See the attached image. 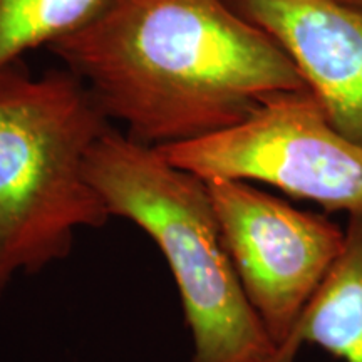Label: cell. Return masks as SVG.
I'll use <instances>...</instances> for the list:
<instances>
[{"label":"cell","instance_id":"1","mask_svg":"<svg viewBox=\"0 0 362 362\" xmlns=\"http://www.w3.org/2000/svg\"><path fill=\"white\" fill-rule=\"evenodd\" d=\"M49 51L151 148L218 133L307 89L284 49L226 0H110Z\"/></svg>","mask_w":362,"mask_h":362},{"label":"cell","instance_id":"2","mask_svg":"<svg viewBox=\"0 0 362 362\" xmlns=\"http://www.w3.org/2000/svg\"><path fill=\"white\" fill-rule=\"evenodd\" d=\"M110 119L66 67L0 71V298L19 274L69 257L79 228L111 214L88 178L90 149Z\"/></svg>","mask_w":362,"mask_h":362},{"label":"cell","instance_id":"3","mask_svg":"<svg viewBox=\"0 0 362 362\" xmlns=\"http://www.w3.org/2000/svg\"><path fill=\"white\" fill-rule=\"evenodd\" d=\"M88 178L111 216L139 226L168 262L192 332V362H277L225 247L205 180L112 128L90 149Z\"/></svg>","mask_w":362,"mask_h":362},{"label":"cell","instance_id":"4","mask_svg":"<svg viewBox=\"0 0 362 362\" xmlns=\"http://www.w3.org/2000/svg\"><path fill=\"white\" fill-rule=\"evenodd\" d=\"M158 151L203 180L265 183L327 211L362 214V146L307 89L272 96L242 123Z\"/></svg>","mask_w":362,"mask_h":362},{"label":"cell","instance_id":"5","mask_svg":"<svg viewBox=\"0 0 362 362\" xmlns=\"http://www.w3.org/2000/svg\"><path fill=\"white\" fill-rule=\"evenodd\" d=\"M205 181L243 292L280 357L342 255L346 232L247 181Z\"/></svg>","mask_w":362,"mask_h":362},{"label":"cell","instance_id":"6","mask_svg":"<svg viewBox=\"0 0 362 362\" xmlns=\"http://www.w3.org/2000/svg\"><path fill=\"white\" fill-rule=\"evenodd\" d=\"M300 72L334 129L362 146V7L336 0H226Z\"/></svg>","mask_w":362,"mask_h":362},{"label":"cell","instance_id":"7","mask_svg":"<svg viewBox=\"0 0 362 362\" xmlns=\"http://www.w3.org/2000/svg\"><path fill=\"white\" fill-rule=\"evenodd\" d=\"M304 342L344 362H362V214L349 215L342 255L307 305L279 362H293Z\"/></svg>","mask_w":362,"mask_h":362},{"label":"cell","instance_id":"8","mask_svg":"<svg viewBox=\"0 0 362 362\" xmlns=\"http://www.w3.org/2000/svg\"><path fill=\"white\" fill-rule=\"evenodd\" d=\"M110 0H0V71L51 47L96 17Z\"/></svg>","mask_w":362,"mask_h":362},{"label":"cell","instance_id":"9","mask_svg":"<svg viewBox=\"0 0 362 362\" xmlns=\"http://www.w3.org/2000/svg\"><path fill=\"white\" fill-rule=\"evenodd\" d=\"M336 2H342V4H349V6L362 7V0H336Z\"/></svg>","mask_w":362,"mask_h":362}]
</instances>
